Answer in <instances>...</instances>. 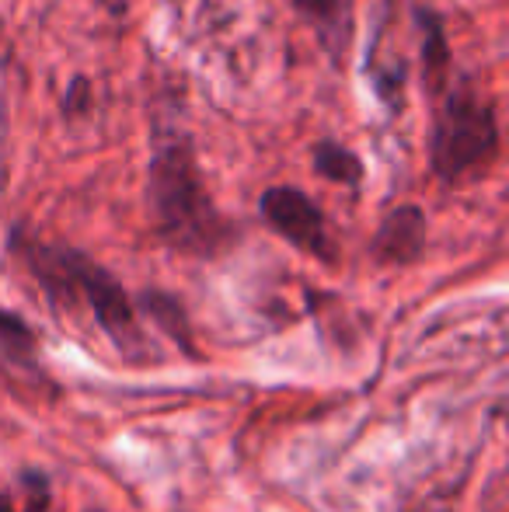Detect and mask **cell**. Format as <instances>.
Wrapping results in <instances>:
<instances>
[{"instance_id":"obj_8","label":"cell","mask_w":509,"mask_h":512,"mask_svg":"<svg viewBox=\"0 0 509 512\" xmlns=\"http://www.w3.org/2000/svg\"><path fill=\"white\" fill-rule=\"evenodd\" d=\"M21 485V502H18V488H0V512H49L53 506V481L42 471H21L18 474Z\"/></svg>"},{"instance_id":"obj_7","label":"cell","mask_w":509,"mask_h":512,"mask_svg":"<svg viewBox=\"0 0 509 512\" xmlns=\"http://www.w3.org/2000/svg\"><path fill=\"white\" fill-rule=\"evenodd\" d=\"M136 314L150 317L164 335L175 342V349L182 352L185 359H199V345L196 335H192V321H189V310H185L182 300L168 290H143L140 297L133 300Z\"/></svg>"},{"instance_id":"obj_4","label":"cell","mask_w":509,"mask_h":512,"mask_svg":"<svg viewBox=\"0 0 509 512\" xmlns=\"http://www.w3.org/2000/svg\"><path fill=\"white\" fill-rule=\"evenodd\" d=\"M262 216L279 237L300 248L304 255L321 258V262H335V241L328 234L325 213L314 206V199L300 189H269L262 196Z\"/></svg>"},{"instance_id":"obj_1","label":"cell","mask_w":509,"mask_h":512,"mask_svg":"<svg viewBox=\"0 0 509 512\" xmlns=\"http://www.w3.org/2000/svg\"><path fill=\"white\" fill-rule=\"evenodd\" d=\"M11 251L32 272V279L39 283V290L46 293L53 307L63 310H77V304L88 307L95 324L102 328V335L123 356V363L147 366L161 359L157 356V345L140 328L133 297H129L123 283L105 265H98L84 251L67 248V244L39 241V237L21 227L11 230Z\"/></svg>"},{"instance_id":"obj_9","label":"cell","mask_w":509,"mask_h":512,"mask_svg":"<svg viewBox=\"0 0 509 512\" xmlns=\"http://www.w3.org/2000/svg\"><path fill=\"white\" fill-rule=\"evenodd\" d=\"M314 171L328 182H339V185H360L363 178V164L353 150L339 147V143H318L314 150Z\"/></svg>"},{"instance_id":"obj_11","label":"cell","mask_w":509,"mask_h":512,"mask_svg":"<svg viewBox=\"0 0 509 512\" xmlns=\"http://www.w3.org/2000/svg\"><path fill=\"white\" fill-rule=\"evenodd\" d=\"M426 25L422 63H426V81L433 84V91H440L443 77H447V39H443V28L436 25V18H426Z\"/></svg>"},{"instance_id":"obj_6","label":"cell","mask_w":509,"mask_h":512,"mask_svg":"<svg viewBox=\"0 0 509 512\" xmlns=\"http://www.w3.org/2000/svg\"><path fill=\"white\" fill-rule=\"evenodd\" d=\"M426 251V216L415 206H398L384 216L370 241V255L381 265H412Z\"/></svg>"},{"instance_id":"obj_3","label":"cell","mask_w":509,"mask_h":512,"mask_svg":"<svg viewBox=\"0 0 509 512\" xmlns=\"http://www.w3.org/2000/svg\"><path fill=\"white\" fill-rule=\"evenodd\" d=\"M499 154V129L489 105L471 95H454L440 112L433 133V168L443 182H464V178L485 171Z\"/></svg>"},{"instance_id":"obj_5","label":"cell","mask_w":509,"mask_h":512,"mask_svg":"<svg viewBox=\"0 0 509 512\" xmlns=\"http://www.w3.org/2000/svg\"><path fill=\"white\" fill-rule=\"evenodd\" d=\"M0 373L7 380L28 384L35 394L46 391V398H60V387L49 380V373L42 370L39 359V335L32 331V324L14 310L0 307Z\"/></svg>"},{"instance_id":"obj_2","label":"cell","mask_w":509,"mask_h":512,"mask_svg":"<svg viewBox=\"0 0 509 512\" xmlns=\"http://www.w3.org/2000/svg\"><path fill=\"white\" fill-rule=\"evenodd\" d=\"M154 230L168 248L192 258H213L231 244L234 230L213 206L189 147L168 143L154 154L147 178Z\"/></svg>"},{"instance_id":"obj_10","label":"cell","mask_w":509,"mask_h":512,"mask_svg":"<svg viewBox=\"0 0 509 512\" xmlns=\"http://www.w3.org/2000/svg\"><path fill=\"white\" fill-rule=\"evenodd\" d=\"M293 7H297L300 14H304L307 21H311L314 28H318L321 35H328L332 39L335 35V49H346V0H293Z\"/></svg>"}]
</instances>
